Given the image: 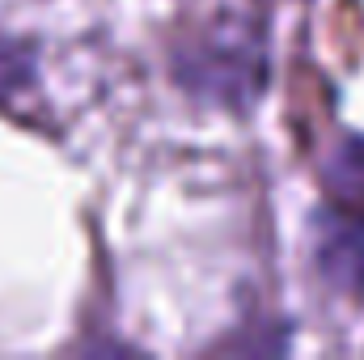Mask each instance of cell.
<instances>
[{"label":"cell","mask_w":364,"mask_h":360,"mask_svg":"<svg viewBox=\"0 0 364 360\" xmlns=\"http://www.w3.org/2000/svg\"><path fill=\"white\" fill-rule=\"evenodd\" d=\"M331 195L364 212V140H352L331 162Z\"/></svg>","instance_id":"cell-1"}]
</instances>
